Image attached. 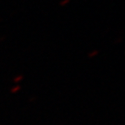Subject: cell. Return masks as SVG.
<instances>
[{
	"instance_id": "1",
	"label": "cell",
	"mask_w": 125,
	"mask_h": 125,
	"mask_svg": "<svg viewBox=\"0 0 125 125\" xmlns=\"http://www.w3.org/2000/svg\"><path fill=\"white\" fill-rule=\"evenodd\" d=\"M70 3V0H61L60 2H59V5H60V7H64V6H66Z\"/></svg>"
}]
</instances>
